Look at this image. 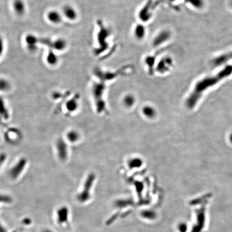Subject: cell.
<instances>
[{
    "instance_id": "obj_1",
    "label": "cell",
    "mask_w": 232,
    "mask_h": 232,
    "mask_svg": "<svg viewBox=\"0 0 232 232\" xmlns=\"http://www.w3.org/2000/svg\"><path fill=\"white\" fill-rule=\"evenodd\" d=\"M232 73V65L227 66L216 76L206 77L198 82L185 102L187 108L189 109L194 108L205 90L218 84L221 79L230 75Z\"/></svg>"
},
{
    "instance_id": "obj_2",
    "label": "cell",
    "mask_w": 232,
    "mask_h": 232,
    "mask_svg": "<svg viewBox=\"0 0 232 232\" xmlns=\"http://www.w3.org/2000/svg\"><path fill=\"white\" fill-rule=\"evenodd\" d=\"M105 85L102 83H95L92 86V92L94 97L96 109L98 112H102L105 110V104L103 100Z\"/></svg>"
},
{
    "instance_id": "obj_3",
    "label": "cell",
    "mask_w": 232,
    "mask_h": 232,
    "mask_svg": "<svg viewBox=\"0 0 232 232\" xmlns=\"http://www.w3.org/2000/svg\"><path fill=\"white\" fill-rule=\"evenodd\" d=\"M95 179V175L91 173L88 175L84 183L83 189L77 195V200L81 203H84L89 200L90 197V191Z\"/></svg>"
},
{
    "instance_id": "obj_4",
    "label": "cell",
    "mask_w": 232,
    "mask_h": 232,
    "mask_svg": "<svg viewBox=\"0 0 232 232\" xmlns=\"http://www.w3.org/2000/svg\"><path fill=\"white\" fill-rule=\"evenodd\" d=\"M28 161L24 157L20 158L11 167L9 171V175L12 179H16L20 177L26 169Z\"/></svg>"
},
{
    "instance_id": "obj_5",
    "label": "cell",
    "mask_w": 232,
    "mask_h": 232,
    "mask_svg": "<svg viewBox=\"0 0 232 232\" xmlns=\"http://www.w3.org/2000/svg\"><path fill=\"white\" fill-rule=\"evenodd\" d=\"M55 147L59 160L62 162H65L69 157V147L67 141L65 139H58L55 143Z\"/></svg>"
},
{
    "instance_id": "obj_6",
    "label": "cell",
    "mask_w": 232,
    "mask_h": 232,
    "mask_svg": "<svg viewBox=\"0 0 232 232\" xmlns=\"http://www.w3.org/2000/svg\"><path fill=\"white\" fill-rule=\"evenodd\" d=\"M24 40L27 49L30 52H34L37 51L38 46L39 44V37L32 33H29L25 36Z\"/></svg>"
},
{
    "instance_id": "obj_7",
    "label": "cell",
    "mask_w": 232,
    "mask_h": 232,
    "mask_svg": "<svg viewBox=\"0 0 232 232\" xmlns=\"http://www.w3.org/2000/svg\"><path fill=\"white\" fill-rule=\"evenodd\" d=\"M197 222L192 232H200L203 230L205 222V207L203 206L200 210L197 211Z\"/></svg>"
},
{
    "instance_id": "obj_8",
    "label": "cell",
    "mask_w": 232,
    "mask_h": 232,
    "mask_svg": "<svg viewBox=\"0 0 232 232\" xmlns=\"http://www.w3.org/2000/svg\"><path fill=\"white\" fill-rule=\"evenodd\" d=\"M62 14L63 17L70 21H75L78 18V12L77 10L73 6L69 5L66 4L62 9Z\"/></svg>"
},
{
    "instance_id": "obj_9",
    "label": "cell",
    "mask_w": 232,
    "mask_h": 232,
    "mask_svg": "<svg viewBox=\"0 0 232 232\" xmlns=\"http://www.w3.org/2000/svg\"><path fill=\"white\" fill-rule=\"evenodd\" d=\"M68 43L65 39L58 38L51 41V45L49 49H53L57 52H62L65 51L67 47Z\"/></svg>"
},
{
    "instance_id": "obj_10",
    "label": "cell",
    "mask_w": 232,
    "mask_h": 232,
    "mask_svg": "<svg viewBox=\"0 0 232 232\" xmlns=\"http://www.w3.org/2000/svg\"><path fill=\"white\" fill-rule=\"evenodd\" d=\"M46 19L49 22L54 25L60 24L63 19V16L61 12L58 10H51L47 12Z\"/></svg>"
},
{
    "instance_id": "obj_11",
    "label": "cell",
    "mask_w": 232,
    "mask_h": 232,
    "mask_svg": "<svg viewBox=\"0 0 232 232\" xmlns=\"http://www.w3.org/2000/svg\"><path fill=\"white\" fill-rule=\"evenodd\" d=\"M12 9L15 14L22 16L26 12V4L23 0H14L12 4Z\"/></svg>"
},
{
    "instance_id": "obj_12",
    "label": "cell",
    "mask_w": 232,
    "mask_h": 232,
    "mask_svg": "<svg viewBox=\"0 0 232 232\" xmlns=\"http://www.w3.org/2000/svg\"><path fill=\"white\" fill-rule=\"evenodd\" d=\"M100 31L98 32L97 41L98 44H100V49L96 51V53L99 54L102 52V49L103 46V48L105 47V41H106V37H108V30H106L104 27H101L100 24Z\"/></svg>"
},
{
    "instance_id": "obj_13",
    "label": "cell",
    "mask_w": 232,
    "mask_h": 232,
    "mask_svg": "<svg viewBox=\"0 0 232 232\" xmlns=\"http://www.w3.org/2000/svg\"><path fill=\"white\" fill-rule=\"evenodd\" d=\"M69 217V210L65 206L59 208L57 211L58 222L60 225L65 224L68 222Z\"/></svg>"
},
{
    "instance_id": "obj_14",
    "label": "cell",
    "mask_w": 232,
    "mask_h": 232,
    "mask_svg": "<svg viewBox=\"0 0 232 232\" xmlns=\"http://www.w3.org/2000/svg\"><path fill=\"white\" fill-rule=\"evenodd\" d=\"M170 37V33L168 31H163L159 33L155 38L153 41V45L154 46H158L164 44Z\"/></svg>"
},
{
    "instance_id": "obj_15",
    "label": "cell",
    "mask_w": 232,
    "mask_h": 232,
    "mask_svg": "<svg viewBox=\"0 0 232 232\" xmlns=\"http://www.w3.org/2000/svg\"><path fill=\"white\" fill-rule=\"evenodd\" d=\"M6 136L9 143H17L21 139V133L16 128H10L6 132Z\"/></svg>"
},
{
    "instance_id": "obj_16",
    "label": "cell",
    "mask_w": 232,
    "mask_h": 232,
    "mask_svg": "<svg viewBox=\"0 0 232 232\" xmlns=\"http://www.w3.org/2000/svg\"><path fill=\"white\" fill-rule=\"evenodd\" d=\"M79 95H75L70 98L65 104L66 109L70 113L75 111L79 107Z\"/></svg>"
},
{
    "instance_id": "obj_17",
    "label": "cell",
    "mask_w": 232,
    "mask_h": 232,
    "mask_svg": "<svg viewBox=\"0 0 232 232\" xmlns=\"http://www.w3.org/2000/svg\"><path fill=\"white\" fill-rule=\"evenodd\" d=\"M10 111L3 98L0 96V118L5 120L10 118Z\"/></svg>"
},
{
    "instance_id": "obj_18",
    "label": "cell",
    "mask_w": 232,
    "mask_h": 232,
    "mask_svg": "<svg viewBox=\"0 0 232 232\" xmlns=\"http://www.w3.org/2000/svg\"><path fill=\"white\" fill-rule=\"evenodd\" d=\"M46 61L47 64L51 66L57 65L59 62V57L56 52L53 51V49H49L46 57Z\"/></svg>"
},
{
    "instance_id": "obj_19",
    "label": "cell",
    "mask_w": 232,
    "mask_h": 232,
    "mask_svg": "<svg viewBox=\"0 0 232 232\" xmlns=\"http://www.w3.org/2000/svg\"><path fill=\"white\" fill-rule=\"evenodd\" d=\"M65 140L68 143L75 144L79 141L80 139V135L77 131L75 130H71L66 133Z\"/></svg>"
},
{
    "instance_id": "obj_20",
    "label": "cell",
    "mask_w": 232,
    "mask_h": 232,
    "mask_svg": "<svg viewBox=\"0 0 232 232\" xmlns=\"http://www.w3.org/2000/svg\"><path fill=\"white\" fill-rule=\"evenodd\" d=\"M230 59H232V52L225 54L216 58L213 61V64L217 66L221 65L223 63H226V62L229 61Z\"/></svg>"
},
{
    "instance_id": "obj_21",
    "label": "cell",
    "mask_w": 232,
    "mask_h": 232,
    "mask_svg": "<svg viewBox=\"0 0 232 232\" xmlns=\"http://www.w3.org/2000/svg\"><path fill=\"white\" fill-rule=\"evenodd\" d=\"M11 84L8 79L4 77H0V92H6L10 91Z\"/></svg>"
},
{
    "instance_id": "obj_22",
    "label": "cell",
    "mask_w": 232,
    "mask_h": 232,
    "mask_svg": "<svg viewBox=\"0 0 232 232\" xmlns=\"http://www.w3.org/2000/svg\"><path fill=\"white\" fill-rule=\"evenodd\" d=\"M146 30L145 28L142 25H136L135 28V35L136 38L138 39H142L145 37Z\"/></svg>"
},
{
    "instance_id": "obj_23",
    "label": "cell",
    "mask_w": 232,
    "mask_h": 232,
    "mask_svg": "<svg viewBox=\"0 0 232 232\" xmlns=\"http://www.w3.org/2000/svg\"><path fill=\"white\" fill-rule=\"evenodd\" d=\"M143 113L147 117L152 118L155 115V111L152 107L149 106H145L143 109Z\"/></svg>"
},
{
    "instance_id": "obj_24",
    "label": "cell",
    "mask_w": 232,
    "mask_h": 232,
    "mask_svg": "<svg viewBox=\"0 0 232 232\" xmlns=\"http://www.w3.org/2000/svg\"><path fill=\"white\" fill-rule=\"evenodd\" d=\"M12 203V198L10 195L0 194V203L11 204Z\"/></svg>"
},
{
    "instance_id": "obj_25",
    "label": "cell",
    "mask_w": 232,
    "mask_h": 232,
    "mask_svg": "<svg viewBox=\"0 0 232 232\" xmlns=\"http://www.w3.org/2000/svg\"><path fill=\"white\" fill-rule=\"evenodd\" d=\"M141 160L140 159H133L128 162V165L130 168H135V167H139L141 165Z\"/></svg>"
},
{
    "instance_id": "obj_26",
    "label": "cell",
    "mask_w": 232,
    "mask_h": 232,
    "mask_svg": "<svg viewBox=\"0 0 232 232\" xmlns=\"http://www.w3.org/2000/svg\"><path fill=\"white\" fill-rule=\"evenodd\" d=\"M135 98L132 95L126 96L124 99V103L125 105L127 106H132L135 103Z\"/></svg>"
},
{
    "instance_id": "obj_27",
    "label": "cell",
    "mask_w": 232,
    "mask_h": 232,
    "mask_svg": "<svg viewBox=\"0 0 232 232\" xmlns=\"http://www.w3.org/2000/svg\"><path fill=\"white\" fill-rule=\"evenodd\" d=\"M187 1L192 6L198 8H201L203 6L204 2L203 0H187Z\"/></svg>"
},
{
    "instance_id": "obj_28",
    "label": "cell",
    "mask_w": 232,
    "mask_h": 232,
    "mask_svg": "<svg viewBox=\"0 0 232 232\" xmlns=\"http://www.w3.org/2000/svg\"><path fill=\"white\" fill-rule=\"evenodd\" d=\"M4 49H5V43H4V39L2 36H0V58L3 54Z\"/></svg>"
},
{
    "instance_id": "obj_29",
    "label": "cell",
    "mask_w": 232,
    "mask_h": 232,
    "mask_svg": "<svg viewBox=\"0 0 232 232\" xmlns=\"http://www.w3.org/2000/svg\"><path fill=\"white\" fill-rule=\"evenodd\" d=\"M179 230L181 232H185L187 230V226L185 224H180L179 226Z\"/></svg>"
},
{
    "instance_id": "obj_30",
    "label": "cell",
    "mask_w": 232,
    "mask_h": 232,
    "mask_svg": "<svg viewBox=\"0 0 232 232\" xmlns=\"http://www.w3.org/2000/svg\"><path fill=\"white\" fill-rule=\"evenodd\" d=\"M6 160V155H0V168L3 165V164L5 162Z\"/></svg>"
},
{
    "instance_id": "obj_31",
    "label": "cell",
    "mask_w": 232,
    "mask_h": 232,
    "mask_svg": "<svg viewBox=\"0 0 232 232\" xmlns=\"http://www.w3.org/2000/svg\"><path fill=\"white\" fill-rule=\"evenodd\" d=\"M23 223L25 225H29V224H31V219H28V218L24 219V220H23Z\"/></svg>"
},
{
    "instance_id": "obj_32",
    "label": "cell",
    "mask_w": 232,
    "mask_h": 232,
    "mask_svg": "<svg viewBox=\"0 0 232 232\" xmlns=\"http://www.w3.org/2000/svg\"><path fill=\"white\" fill-rule=\"evenodd\" d=\"M0 232H6V229L0 223Z\"/></svg>"
},
{
    "instance_id": "obj_33",
    "label": "cell",
    "mask_w": 232,
    "mask_h": 232,
    "mask_svg": "<svg viewBox=\"0 0 232 232\" xmlns=\"http://www.w3.org/2000/svg\"><path fill=\"white\" fill-rule=\"evenodd\" d=\"M43 232H54L52 230H44Z\"/></svg>"
},
{
    "instance_id": "obj_34",
    "label": "cell",
    "mask_w": 232,
    "mask_h": 232,
    "mask_svg": "<svg viewBox=\"0 0 232 232\" xmlns=\"http://www.w3.org/2000/svg\"><path fill=\"white\" fill-rule=\"evenodd\" d=\"M230 142H231V143H232V135H230Z\"/></svg>"
},
{
    "instance_id": "obj_35",
    "label": "cell",
    "mask_w": 232,
    "mask_h": 232,
    "mask_svg": "<svg viewBox=\"0 0 232 232\" xmlns=\"http://www.w3.org/2000/svg\"><path fill=\"white\" fill-rule=\"evenodd\" d=\"M0 138H1V137H0Z\"/></svg>"
}]
</instances>
